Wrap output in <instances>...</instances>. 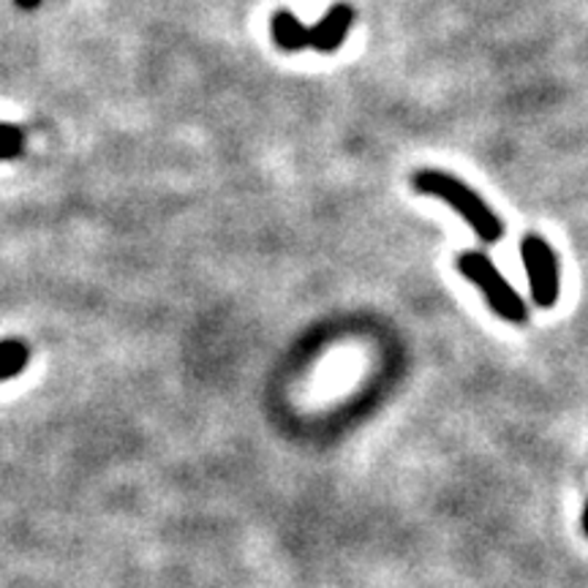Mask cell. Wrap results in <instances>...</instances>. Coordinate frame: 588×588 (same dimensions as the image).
Wrapping results in <instances>:
<instances>
[{"instance_id":"obj_5","label":"cell","mask_w":588,"mask_h":588,"mask_svg":"<svg viewBox=\"0 0 588 588\" xmlns=\"http://www.w3.org/2000/svg\"><path fill=\"white\" fill-rule=\"evenodd\" d=\"M270 28H272V41H276L281 50L297 52L311 47V28L302 25L292 11H276Z\"/></svg>"},{"instance_id":"obj_7","label":"cell","mask_w":588,"mask_h":588,"mask_svg":"<svg viewBox=\"0 0 588 588\" xmlns=\"http://www.w3.org/2000/svg\"><path fill=\"white\" fill-rule=\"evenodd\" d=\"M25 147V134L17 126L0 123V158H17Z\"/></svg>"},{"instance_id":"obj_8","label":"cell","mask_w":588,"mask_h":588,"mask_svg":"<svg viewBox=\"0 0 588 588\" xmlns=\"http://www.w3.org/2000/svg\"><path fill=\"white\" fill-rule=\"evenodd\" d=\"M39 3L41 0H17V6H20V9H25V11H33Z\"/></svg>"},{"instance_id":"obj_3","label":"cell","mask_w":588,"mask_h":588,"mask_svg":"<svg viewBox=\"0 0 588 588\" xmlns=\"http://www.w3.org/2000/svg\"><path fill=\"white\" fill-rule=\"evenodd\" d=\"M520 259L528 276V292L539 308H554L561 292L558 278V257L548 240L537 231H528L520 240Z\"/></svg>"},{"instance_id":"obj_6","label":"cell","mask_w":588,"mask_h":588,"mask_svg":"<svg viewBox=\"0 0 588 588\" xmlns=\"http://www.w3.org/2000/svg\"><path fill=\"white\" fill-rule=\"evenodd\" d=\"M31 352L22 341H0V382L14 379L25 371Z\"/></svg>"},{"instance_id":"obj_9","label":"cell","mask_w":588,"mask_h":588,"mask_svg":"<svg viewBox=\"0 0 588 588\" xmlns=\"http://www.w3.org/2000/svg\"><path fill=\"white\" fill-rule=\"evenodd\" d=\"M584 532H586V537H588V504H586V509H584Z\"/></svg>"},{"instance_id":"obj_1","label":"cell","mask_w":588,"mask_h":588,"mask_svg":"<svg viewBox=\"0 0 588 588\" xmlns=\"http://www.w3.org/2000/svg\"><path fill=\"white\" fill-rule=\"evenodd\" d=\"M414 188L433 196V199H442L447 207H453L479 240L496 243L504 237L502 218H498L488 202L474 192L472 186H466L461 177L442 169H420L417 175H414Z\"/></svg>"},{"instance_id":"obj_4","label":"cell","mask_w":588,"mask_h":588,"mask_svg":"<svg viewBox=\"0 0 588 588\" xmlns=\"http://www.w3.org/2000/svg\"><path fill=\"white\" fill-rule=\"evenodd\" d=\"M354 9L349 3H336L330 11L311 28V47L319 52H336L343 44L347 33L352 31Z\"/></svg>"},{"instance_id":"obj_2","label":"cell","mask_w":588,"mask_h":588,"mask_svg":"<svg viewBox=\"0 0 588 588\" xmlns=\"http://www.w3.org/2000/svg\"><path fill=\"white\" fill-rule=\"evenodd\" d=\"M457 270L485 295L493 313H498L502 319L513 324H523L528 319V308L523 306L520 295L515 292L513 283L502 276L493 261L479 251H466L457 257Z\"/></svg>"}]
</instances>
